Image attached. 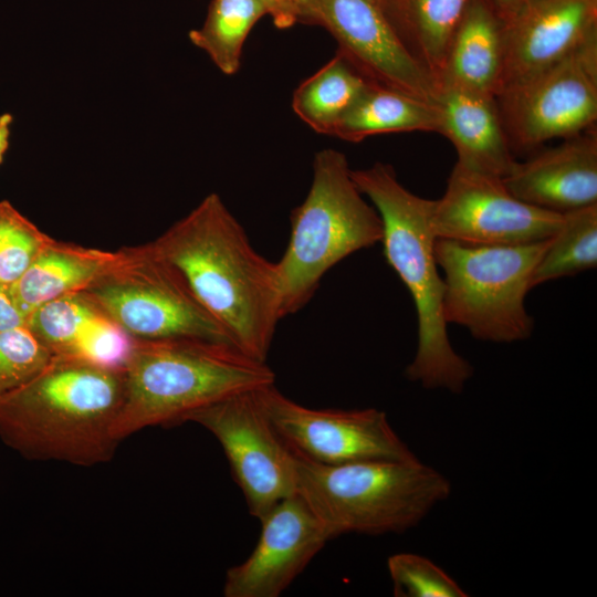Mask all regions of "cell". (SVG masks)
I'll return each instance as SVG.
<instances>
[{"instance_id": "1", "label": "cell", "mask_w": 597, "mask_h": 597, "mask_svg": "<svg viewBox=\"0 0 597 597\" xmlns=\"http://www.w3.org/2000/svg\"><path fill=\"white\" fill-rule=\"evenodd\" d=\"M247 355L265 362L283 318L275 262L266 260L217 193L149 242Z\"/></svg>"}, {"instance_id": "2", "label": "cell", "mask_w": 597, "mask_h": 597, "mask_svg": "<svg viewBox=\"0 0 597 597\" xmlns=\"http://www.w3.org/2000/svg\"><path fill=\"white\" fill-rule=\"evenodd\" d=\"M124 371L54 357L0 397V438L29 460L92 467L112 460L124 401Z\"/></svg>"}, {"instance_id": "3", "label": "cell", "mask_w": 597, "mask_h": 597, "mask_svg": "<svg viewBox=\"0 0 597 597\" xmlns=\"http://www.w3.org/2000/svg\"><path fill=\"white\" fill-rule=\"evenodd\" d=\"M352 177L380 216L384 256L415 304L418 342L405 376L425 389L460 394L472 377L473 367L455 352L448 336L442 308L443 279L430 223L433 200L404 187L389 164L376 163L352 170Z\"/></svg>"}, {"instance_id": "4", "label": "cell", "mask_w": 597, "mask_h": 597, "mask_svg": "<svg viewBox=\"0 0 597 597\" xmlns=\"http://www.w3.org/2000/svg\"><path fill=\"white\" fill-rule=\"evenodd\" d=\"M123 371L118 441L147 427L181 425L199 408L275 380L265 362L231 344L198 338L135 341Z\"/></svg>"}, {"instance_id": "5", "label": "cell", "mask_w": 597, "mask_h": 597, "mask_svg": "<svg viewBox=\"0 0 597 597\" xmlns=\"http://www.w3.org/2000/svg\"><path fill=\"white\" fill-rule=\"evenodd\" d=\"M294 454L296 493L329 540L406 532L451 493L449 480L417 457L329 465Z\"/></svg>"}, {"instance_id": "6", "label": "cell", "mask_w": 597, "mask_h": 597, "mask_svg": "<svg viewBox=\"0 0 597 597\" xmlns=\"http://www.w3.org/2000/svg\"><path fill=\"white\" fill-rule=\"evenodd\" d=\"M365 198L343 153L315 154L310 190L291 212L289 243L275 262L283 317L310 302L334 265L381 241L380 216Z\"/></svg>"}, {"instance_id": "7", "label": "cell", "mask_w": 597, "mask_h": 597, "mask_svg": "<svg viewBox=\"0 0 597 597\" xmlns=\"http://www.w3.org/2000/svg\"><path fill=\"white\" fill-rule=\"evenodd\" d=\"M551 238L512 245H470L436 239L443 271V316L480 341L515 343L534 328L525 307L533 272Z\"/></svg>"}, {"instance_id": "8", "label": "cell", "mask_w": 597, "mask_h": 597, "mask_svg": "<svg viewBox=\"0 0 597 597\" xmlns=\"http://www.w3.org/2000/svg\"><path fill=\"white\" fill-rule=\"evenodd\" d=\"M122 250L123 258L82 292L133 339L198 338L233 345L180 272L149 242Z\"/></svg>"}, {"instance_id": "9", "label": "cell", "mask_w": 597, "mask_h": 597, "mask_svg": "<svg viewBox=\"0 0 597 597\" xmlns=\"http://www.w3.org/2000/svg\"><path fill=\"white\" fill-rule=\"evenodd\" d=\"M512 151L569 138L597 121V34L541 72L496 96Z\"/></svg>"}, {"instance_id": "10", "label": "cell", "mask_w": 597, "mask_h": 597, "mask_svg": "<svg viewBox=\"0 0 597 597\" xmlns=\"http://www.w3.org/2000/svg\"><path fill=\"white\" fill-rule=\"evenodd\" d=\"M258 389L199 408L184 422L198 423L216 437L250 514L260 519L296 492V472L295 454L271 423Z\"/></svg>"}, {"instance_id": "11", "label": "cell", "mask_w": 597, "mask_h": 597, "mask_svg": "<svg viewBox=\"0 0 597 597\" xmlns=\"http://www.w3.org/2000/svg\"><path fill=\"white\" fill-rule=\"evenodd\" d=\"M436 239L470 245H512L552 238L563 213L528 205L512 195L502 178L453 166L430 218Z\"/></svg>"}, {"instance_id": "12", "label": "cell", "mask_w": 597, "mask_h": 597, "mask_svg": "<svg viewBox=\"0 0 597 597\" xmlns=\"http://www.w3.org/2000/svg\"><path fill=\"white\" fill-rule=\"evenodd\" d=\"M300 22L324 27L368 82L436 104L439 85L407 48L377 0H301Z\"/></svg>"}, {"instance_id": "13", "label": "cell", "mask_w": 597, "mask_h": 597, "mask_svg": "<svg viewBox=\"0 0 597 597\" xmlns=\"http://www.w3.org/2000/svg\"><path fill=\"white\" fill-rule=\"evenodd\" d=\"M258 397L290 449L314 462L335 465L416 457L379 409H314L287 398L274 384L259 388Z\"/></svg>"}, {"instance_id": "14", "label": "cell", "mask_w": 597, "mask_h": 597, "mask_svg": "<svg viewBox=\"0 0 597 597\" xmlns=\"http://www.w3.org/2000/svg\"><path fill=\"white\" fill-rule=\"evenodd\" d=\"M261 533L248 558L227 570L226 597H277L306 568L329 537L295 492L260 519Z\"/></svg>"}, {"instance_id": "15", "label": "cell", "mask_w": 597, "mask_h": 597, "mask_svg": "<svg viewBox=\"0 0 597 597\" xmlns=\"http://www.w3.org/2000/svg\"><path fill=\"white\" fill-rule=\"evenodd\" d=\"M596 21L597 0H527L505 23L501 91L573 53L597 34Z\"/></svg>"}, {"instance_id": "16", "label": "cell", "mask_w": 597, "mask_h": 597, "mask_svg": "<svg viewBox=\"0 0 597 597\" xmlns=\"http://www.w3.org/2000/svg\"><path fill=\"white\" fill-rule=\"evenodd\" d=\"M502 179L516 198L545 210L565 213L597 205L596 127L516 161Z\"/></svg>"}, {"instance_id": "17", "label": "cell", "mask_w": 597, "mask_h": 597, "mask_svg": "<svg viewBox=\"0 0 597 597\" xmlns=\"http://www.w3.org/2000/svg\"><path fill=\"white\" fill-rule=\"evenodd\" d=\"M27 327L54 357L123 369L135 339L83 292L69 293L35 308Z\"/></svg>"}, {"instance_id": "18", "label": "cell", "mask_w": 597, "mask_h": 597, "mask_svg": "<svg viewBox=\"0 0 597 597\" xmlns=\"http://www.w3.org/2000/svg\"><path fill=\"white\" fill-rule=\"evenodd\" d=\"M439 134L454 146L458 163L476 171L504 178L514 159L496 97L451 85H441L437 98Z\"/></svg>"}, {"instance_id": "19", "label": "cell", "mask_w": 597, "mask_h": 597, "mask_svg": "<svg viewBox=\"0 0 597 597\" xmlns=\"http://www.w3.org/2000/svg\"><path fill=\"white\" fill-rule=\"evenodd\" d=\"M505 59V22L485 0H471L451 41L441 85L496 97Z\"/></svg>"}, {"instance_id": "20", "label": "cell", "mask_w": 597, "mask_h": 597, "mask_svg": "<svg viewBox=\"0 0 597 597\" xmlns=\"http://www.w3.org/2000/svg\"><path fill=\"white\" fill-rule=\"evenodd\" d=\"M122 258V249L105 251L53 239L7 287L14 304L28 317L46 302L84 291Z\"/></svg>"}, {"instance_id": "21", "label": "cell", "mask_w": 597, "mask_h": 597, "mask_svg": "<svg viewBox=\"0 0 597 597\" xmlns=\"http://www.w3.org/2000/svg\"><path fill=\"white\" fill-rule=\"evenodd\" d=\"M439 129L440 114L437 103H428L369 82L354 106L337 124L332 136L358 143L380 134H439Z\"/></svg>"}, {"instance_id": "22", "label": "cell", "mask_w": 597, "mask_h": 597, "mask_svg": "<svg viewBox=\"0 0 597 597\" xmlns=\"http://www.w3.org/2000/svg\"><path fill=\"white\" fill-rule=\"evenodd\" d=\"M471 0H385L399 17L398 34L440 87L448 51Z\"/></svg>"}, {"instance_id": "23", "label": "cell", "mask_w": 597, "mask_h": 597, "mask_svg": "<svg viewBox=\"0 0 597 597\" xmlns=\"http://www.w3.org/2000/svg\"><path fill=\"white\" fill-rule=\"evenodd\" d=\"M338 52L295 88L292 108L314 132L332 136L368 85Z\"/></svg>"}, {"instance_id": "24", "label": "cell", "mask_w": 597, "mask_h": 597, "mask_svg": "<svg viewBox=\"0 0 597 597\" xmlns=\"http://www.w3.org/2000/svg\"><path fill=\"white\" fill-rule=\"evenodd\" d=\"M259 0H212L201 28L189 32L190 42L208 54L226 75L238 73L245 40L266 15Z\"/></svg>"}, {"instance_id": "25", "label": "cell", "mask_w": 597, "mask_h": 597, "mask_svg": "<svg viewBox=\"0 0 597 597\" xmlns=\"http://www.w3.org/2000/svg\"><path fill=\"white\" fill-rule=\"evenodd\" d=\"M597 265V205L563 213V223L551 238L532 276V289L572 276Z\"/></svg>"}, {"instance_id": "26", "label": "cell", "mask_w": 597, "mask_h": 597, "mask_svg": "<svg viewBox=\"0 0 597 597\" xmlns=\"http://www.w3.org/2000/svg\"><path fill=\"white\" fill-rule=\"evenodd\" d=\"M52 240L8 200L0 201V283L15 282Z\"/></svg>"}, {"instance_id": "27", "label": "cell", "mask_w": 597, "mask_h": 597, "mask_svg": "<svg viewBox=\"0 0 597 597\" xmlns=\"http://www.w3.org/2000/svg\"><path fill=\"white\" fill-rule=\"evenodd\" d=\"M387 569L397 597H467L468 594L441 567L413 553L388 557Z\"/></svg>"}, {"instance_id": "28", "label": "cell", "mask_w": 597, "mask_h": 597, "mask_svg": "<svg viewBox=\"0 0 597 597\" xmlns=\"http://www.w3.org/2000/svg\"><path fill=\"white\" fill-rule=\"evenodd\" d=\"M54 358L25 326L0 333V397L22 386Z\"/></svg>"}, {"instance_id": "29", "label": "cell", "mask_w": 597, "mask_h": 597, "mask_svg": "<svg viewBox=\"0 0 597 597\" xmlns=\"http://www.w3.org/2000/svg\"><path fill=\"white\" fill-rule=\"evenodd\" d=\"M279 29H287L300 22V13L294 0H259Z\"/></svg>"}, {"instance_id": "30", "label": "cell", "mask_w": 597, "mask_h": 597, "mask_svg": "<svg viewBox=\"0 0 597 597\" xmlns=\"http://www.w3.org/2000/svg\"><path fill=\"white\" fill-rule=\"evenodd\" d=\"M28 317L11 298L6 284L0 283V333L25 326Z\"/></svg>"}, {"instance_id": "31", "label": "cell", "mask_w": 597, "mask_h": 597, "mask_svg": "<svg viewBox=\"0 0 597 597\" xmlns=\"http://www.w3.org/2000/svg\"><path fill=\"white\" fill-rule=\"evenodd\" d=\"M527 0H490L488 3L494 12L507 23Z\"/></svg>"}, {"instance_id": "32", "label": "cell", "mask_w": 597, "mask_h": 597, "mask_svg": "<svg viewBox=\"0 0 597 597\" xmlns=\"http://www.w3.org/2000/svg\"><path fill=\"white\" fill-rule=\"evenodd\" d=\"M11 123L12 116L10 114L0 115V164L9 146Z\"/></svg>"}, {"instance_id": "33", "label": "cell", "mask_w": 597, "mask_h": 597, "mask_svg": "<svg viewBox=\"0 0 597 597\" xmlns=\"http://www.w3.org/2000/svg\"><path fill=\"white\" fill-rule=\"evenodd\" d=\"M300 1H301V0H294V2H295L296 6H297V9H298V2H300ZM298 13H300V11H298Z\"/></svg>"}, {"instance_id": "34", "label": "cell", "mask_w": 597, "mask_h": 597, "mask_svg": "<svg viewBox=\"0 0 597 597\" xmlns=\"http://www.w3.org/2000/svg\"><path fill=\"white\" fill-rule=\"evenodd\" d=\"M378 3L381 6L384 3L385 0H377Z\"/></svg>"}]
</instances>
